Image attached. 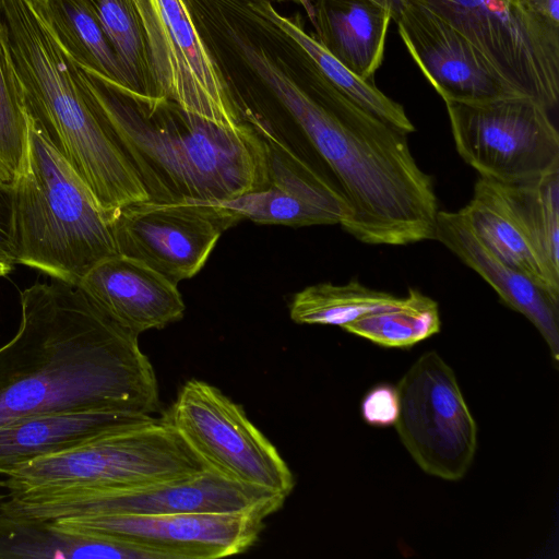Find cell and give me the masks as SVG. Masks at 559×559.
Masks as SVG:
<instances>
[{"mask_svg": "<svg viewBox=\"0 0 559 559\" xmlns=\"http://www.w3.org/2000/svg\"><path fill=\"white\" fill-rule=\"evenodd\" d=\"M229 47L287 114L345 199L346 233L368 245L433 240L438 199L408 134L345 96L296 46L288 68L251 31L230 33Z\"/></svg>", "mask_w": 559, "mask_h": 559, "instance_id": "1", "label": "cell"}, {"mask_svg": "<svg viewBox=\"0 0 559 559\" xmlns=\"http://www.w3.org/2000/svg\"><path fill=\"white\" fill-rule=\"evenodd\" d=\"M20 301L19 330L0 347V427L56 412H158L155 371L139 336L80 286L36 283Z\"/></svg>", "mask_w": 559, "mask_h": 559, "instance_id": "2", "label": "cell"}, {"mask_svg": "<svg viewBox=\"0 0 559 559\" xmlns=\"http://www.w3.org/2000/svg\"><path fill=\"white\" fill-rule=\"evenodd\" d=\"M79 69L150 200L225 201L265 186L267 146L247 121L223 126L169 100L143 103Z\"/></svg>", "mask_w": 559, "mask_h": 559, "instance_id": "3", "label": "cell"}, {"mask_svg": "<svg viewBox=\"0 0 559 559\" xmlns=\"http://www.w3.org/2000/svg\"><path fill=\"white\" fill-rule=\"evenodd\" d=\"M0 23L28 112L105 215L147 193L56 37L40 0H0Z\"/></svg>", "mask_w": 559, "mask_h": 559, "instance_id": "4", "label": "cell"}, {"mask_svg": "<svg viewBox=\"0 0 559 559\" xmlns=\"http://www.w3.org/2000/svg\"><path fill=\"white\" fill-rule=\"evenodd\" d=\"M10 188L16 264L79 285L118 254L105 213L29 112L23 164Z\"/></svg>", "mask_w": 559, "mask_h": 559, "instance_id": "5", "label": "cell"}, {"mask_svg": "<svg viewBox=\"0 0 559 559\" xmlns=\"http://www.w3.org/2000/svg\"><path fill=\"white\" fill-rule=\"evenodd\" d=\"M205 469L164 416H155L11 466L1 476L8 493H35L164 484Z\"/></svg>", "mask_w": 559, "mask_h": 559, "instance_id": "6", "label": "cell"}, {"mask_svg": "<svg viewBox=\"0 0 559 559\" xmlns=\"http://www.w3.org/2000/svg\"><path fill=\"white\" fill-rule=\"evenodd\" d=\"M459 212L495 255L559 298V166L515 182L479 176Z\"/></svg>", "mask_w": 559, "mask_h": 559, "instance_id": "7", "label": "cell"}, {"mask_svg": "<svg viewBox=\"0 0 559 559\" xmlns=\"http://www.w3.org/2000/svg\"><path fill=\"white\" fill-rule=\"evenodd\" d=\"M285 497L230 481L205 469L178 481L105 490L8 493L0 510L23 519L51 522L92 515L276 512Z\"/></svg>", "mask_w": 559, "mask_h": 559, "instance_id": "8", "label": "cell"}, {"mask_svg": "<svg viewBox=\"0 0 559 559\" xmlns=\"http://www.w3.org/2000/svg\"><path fill=\"white\" fill-rule=\"evenodd\" d=\"M164 418L210 471L243 485L289 496L293 473L242 406L216 386L188 380Z\"/></svg>", "mask_w": 559, "mask_h": 559, "instance_id": "9", "label": "cell"}, {"mask_svg": "<svg viewBox=\"0 0 559 559\" xmlns=\"http://www.w3.org/2000/svg\"><path fill=\"white\" fill-rule=\"evenodd\" d=\"M465 36L522 95L548 110L559 100V31L523 0H403Z\"/></svg>", "mask_w": 559, "mask_h": 559, "instance_id": "10", "label": "cell"}, {"mask_svg": "<svg viewBox=\"0 0 559 559\" xmlns=\"http://www.w3.org/2000/svg\"><path fill=\"white\" fill-rule=\"evenodd\" d=\"M444 104L455 148L480 177L515 182L559 166L558 131L533 98Z\"/></svg>", "mask_w": 559, "mask_h": 559, "instance_id": "11", "label": "cell"}, {"mask_svg": "<svg viewBox=\"0 0 559 559\" xmlns=\"http://www.w3.org/2000/svg\"><path fill=\"white\" fill-rule=\"evenodd\" d=\"M401 442L428 475L462 479L477 450V425L452 368L435 350L424 353L396 385Z\"/></svg>", "mask_w": 559, "mask_h": 559, "instance_id": "12", "label": "cell"}, {"mask_svg": "<svg viewBox=\"0 0 559 559\" xmlns=\"http://www.w3.org/2000/svg\"><path fill=\"white\" fill-rule=\"evenodd\" d=\"M134 7L144 31L155 99L223 126L245 122L186 1L138 0Z\"/></svg>", "mask_w": 559, "mask_h": 559, "instance_id": "13", "label": "cell"}, {"mask_svg": "<svg viewBox=\"0 0 559 559\" xmlns=\"http://www.w3.org/2000/svg\"><path fill=\"white\" fill-rule=\"evenodd\" d=\"M118 254L138 260L173 284L193 277L222 234L240 222L217 201H135L106 214Z\"/></svg>", "mask_w": 559, "mask_h": 559, "instance_id": "14", "label": "cell"}, {"mask_svg": "<svg viewBox=\"0 0 559 559\" xmlns=\"http://www.w3.org/2000/svg\"><path fill=\"white\" fill-rule=\"evenodd\" d=\"M266 518L260 512L176 513L75 516L48 523L114 537L156 559H217L248 550L259 538Z\"/></svg>", "mask_w": 559, "mask_h": 559, "instance_id": "15", "label": "cell"}, {"mask_svg": "<svg viewBox=\"0 0 559 559\" xmlns=\"http://www.w3.org/2000/svg\"><path fill=\"white\" fill-rule=\"evenodd\" d=\"M267 146V181L237 198L217 201L240 221L293 227L343 225L350 209L333 183L297 153L261 116L246 119Z\"/></svg>", "mask_w": 559, "mask_h": 559, "instance_id": "16", "label": "cell"}, {"mask_svg": "<svg viewBox=\"0 0 559 559\" xmlns=\"http://www.w3.org/2000/svg\"><path fill=\"white\" fill-rule=\"evenodd\" d=\"M396 23L409 55L444 102L524 96L465 36L424 7L404 1Z\"/></svg>", "mask_w": 559, "mask_h": 559, "instance_id": "17", "label": "cell"}, {"mask_svg": "<svg viewBox=\"0 0 559 559\" xmlns=\"http://www.w3.org/2000/svg\"><path fill=\"white\" fill-rule=\"evenodd\" d=\"M78 286L118 324L138 336L180 320L186 309L177 285L122 254L97 263Z\"/></svg>", "mask_w": 559, "mask_h": 559, "instance_id": "18", "label": "cell"}, {"mask_svg": "<svg viewBox=\"0 0 559 559\" xmlns=\"http://www.w3.org/2000/svg\"><path fill=\"white\" fill-rule=\"evenodd\" d=\"M433 240L444 245L483 277L508 307L526 317L558 362L559 298L495 255L472 231L459 211L438 212Z\"/></svg>", "mask_w": 559, "mask_h": 559, "instance_id": "19", "label": "cell"}, {"mask_svg": "<svg viewBox=\"0 0 559 559\" xmlns=\"http://www.w3.org/2000/svg\"><path fill=\"white\" fill-rule=\"evenodd\" d=\"M154 417L124 409H86L47 413L10 423L0 427V475L11 466Z\"/></svg>", "mask_w": 559, "mask_h": 559, "instance_id": "20", "label": "cell"}, {"mask_svg": "<svg viewBox=\"0 0 559 559\" xmlns=\"http://www.w3.org/2000/svg\"><path fill=\"white\" fill-rule=\"evenodd\" d=\"M316 38L342 64L373 81L384 58L389 10L370 0H318Z\"/></svg>", "mask_w": 559, "mask_h": 559, "instance_id": "21", "label": "cell"}, {"mask_svg": "<svg viewBox=\"0 0 559 559\" xmlns=\"http://www.w3.org/2000/svg\"><path fill=\"white\" fill-rule=\"evenodd\" d=\"M156 559L120 539L76 532L0 510V559Z\"/></svg>", "mask_w": 559, "mask_h": 559, "instance_id": "22", "label": "cell"}, {"mask_svg": "<svg viewBox=\"0 0 559 559\" xmlns=\"http://www.w3.org/2000/svg\"><path fill=\"white\" fill-rule=\"evenodd\" d=\"M258 13L270 20L285 35L293 39L312 60L325 79L345 96L397 130L409 134L415 127L404 107L388 97L373 81H365L334 58L316 38L306 32L298 16L281 14L271 0H247Z\"/></svg>", "mask_w": 559, "mask_h": 559, "instance_id": "23", "label": "cell"}, {"mask_svg": "<svg viewBox=\"0 0 559 559\" xmlns=\"http://www.w3.org/2000/svg\"><path fill=\"white\" fill-rule=\"evenodd\" d=\"M56 37L78 66L126 91L121 68L87 0H40Z\"/></svg>", "mask_w": 559, "mask_h": 559, "instance_id": "24", "label": "cell"}, {"mask_svg": "<svg viewBox=\"0 0 559 559\" xmlns=\"http://www.w3.org/2000/svg\"><path fill=\"white\" fill-rule=\"evenodd\" d=\"M439 307L429 296L408 288L406 296L365 313L343 328L388 348H407L439 333Z\"/></svg>", "mask_w": 559, "mask_h": 559, "instance_id": "25", "label": "cell"}, {"mask_svg": "<svg viewBox=\"0 0 559 559\" xmlns=\"http://www.w3.org/2000/svg\"><path fill=\"white\" fill-rule=\"evenodd\" d=\"M122 71L127 95L156 102L144 31L132 0H87Z\"/></svg>", "mask_w": 559, "mask_h": 559, "instance_id": "26", "label": "cell"}, {"mask_svg": "<svg viewBox=\"0 0 559 559\" xmlns=\"http://www.w3.org/2000/svg\"><path fill=\"white\" fill-rule=\"evenodd\" d=\"M396 297L357 281L342 285L320 283L307 286L294 295L289 316L298 324L335 325L343 329L365 313L392 302Z\"/></svg>", "mask_w": 559, "mask_h": 559, "instance_id": "27", "label": "cell"}, {"mask_svg": "<svg viewBox=\"0 0 559 559\" xmlns=\"http://www.w3.org/2000/svg\"><path fill=\"white\" fill-rule=\"evenodd\" d=\"M28 111L0 23V182L11 186L25 154Z\"/></svg>", "mask_w": 559, "mask_h": 559, "instance_id": "28", "label": "cell"}, {"mask_svg": "<svg viewBox=\"0 0 559 559\" xmlns=\"http://www.w3.org/2000/svg\"><path fill=\"white\" fill-rule=\"evenodd\" d=\"M361 417L372 427L386 428L396 424L400 401L396 386L378 383L364 396L360 405Z\"/></svg>", "mask_w": 559, "mask_h": 559, "instance_id": "29", "label": "cell"}, {"mask_svg": "<svg viewBox=\"0 0 559 559\" xmlns=\"http://www.w3.org/2000/svg\"><path fill=\"white\" fill-rule=\"evenodd\" d=\"M11 188L0 182V276L16 265L11 247Z\"/></svg>", "mask_w": 559, "mask_h": 559, "instance_id": "30", "label": "cell"}, {"mask_svg": "<svg viewBox=\"0 0 559 559\" xmlns=\"http://www.w3.org/2000/svg\"><path fill=\"white\" fill-rule=\"evenodd\" d=\"M526 8L540 21L559 31V0H523Z\"/></svg>", "mask_w": 559, "mask_h": 559, "instance_id": "31", "label": "cell"}, {"mask_svg": "<svg viewBox=\"0 0 559 559\" xmlns=\"http://www.w3.org/2000/svg\"><path fill=\"white\" fill-rule=\"evenodd\" d=\"M370 1L389 10L392 14V20H394L395 22L399 20L402 9H403V5H404L403 0H370Z\"/></svg>", "mask_w": 559, "mask_h": 559, "instance_id": "32", "label": "cell"}, {"mask_svg": "<svg viewBox=\"0 0 559 559\" xmlns=\"http://www.w3.org/2000/svg\"><path fill=\"white\" fill-rule=\"evenodd\" d=\"M298 4H300L306 11L309 20L316 26V10L312 0H298Z\"/></svg>", "mask_w": 559, "mask_h": 559, "instance_id": "33", "label": "cell"}, {"mask_svg": "<svg viewBox=\"0 0 559 559\" xmlns=\"http://www.w3.org/2000/svg\"><path fill=\"white\" fill-rule=\"evenodd\" d=\"M4 487V480H0V488ZM3 499V496L0 495V501Z\"/></svg>", "mask_w": 559, "mask_h": 559, "instance_id": "34", "label": "cell"}, {"mask_svg": "<svg viewBox=\"0 0 559 559\" xmlns=\"http://www.w3.org/2000/svg\"><path fill=\"white\" fill-rule=\"evenodd\" d=\"M271 1H273V0H271ZM289 1H294V2L298 3V0H289Z\"/></svg>", "mask_w": 559, "mask_h": 559, "instance_id": "35", "label": "cell"}, {"mask_svg": "<svg viewBox=\"0 0 559 559\" xmlns=\"http://www.w3.org/2000/svg\"><path fill=\"white\" fill-rule=\"evenodd\" d=\"M132 1H136V0H132Z\"/></svg>", "mask_w": 559, "mask_h": 559, "instance_id": "36", "label": "cell"}]
</instances>
